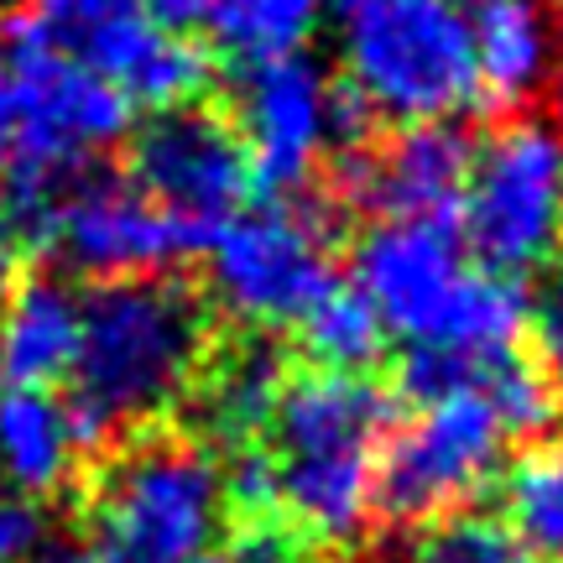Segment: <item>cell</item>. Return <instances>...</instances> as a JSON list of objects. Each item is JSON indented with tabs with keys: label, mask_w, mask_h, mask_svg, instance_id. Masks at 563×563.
<instances>
[{
	"label": "cell",
	"mask_w": 563,
	"mask_h": 563,
	"mask_svg": "<svg viewBox=\"0 0 563 563\" xmlns=\"http://www.w3.org/2000/svg\"><path fill=\"white\" fill-rule=\"evenodd\" d=\"M131 183L178 224H188L203 245L256 194L251 157H245L235 125L203 104L162 110L141 131L131 146Z\"/></svg>",
	"instance_id": "obj_11"
},
{
	"label": "cell",
	"mask_w": 563,
	"mask_h": 563,
	"mask_svg": "<svg viewBox=\"0 0 563 563\" xmlns=\"http://www.w3.org/2000/svg\"><path fill=\"white\" fill-rule=\"evenodd\" d=\"M146 5V16L167 26V32H188V26H203L209 21V5L214 0H141Z\"/></svg>",
	"instance_id": "obj_26"
},
{
	"label": "cell",
	"mask_w": 563,
	"mask_h": 563,
	"mask_svg": "<svg viewBox=\"0 0 563 563\" xmlns=\"http://www.w3.org/2000/svg\"><path fill=\"white\" fill-rule=\"evenodd\" d=\"M543 371L563 397V282L548 292V302H543Z\"/></svg>",
	"instance_id": "obj_25"
},
{
	"label": "cell",
	"mask_w": 563,
	"mask_h": 563,
	"mask_svg": "<svg viewBox=\"0 0 563 563\" xmlns=\"http://www.w3.org/2000/svg\"><path fill=\"white\" fill-rule=\"evenodd\" d=\"M506 428L481 391H443L382 443L376 506L391 522H439L496 481Z\"/></svg>",
	"instance_id": "obj_10"
},
{
	"label": "cell",
	"mask_w": 563,
	"mask_h": 563,
	"mask_svg": "<svg viewBox=\"0 0 563 563\" xmlns=\"http://www.w3.org/2000/svg\"><path fill=\"white\" fill-rule=\"evenodd\" d=\"M355 287L412 350H511L532 319L527 287L475 262L454 220L382 214L355 245Z\"/></svg>",
	"instance_id": "obj_2"
},
{
	"label": "cell",
	"mask_w": 563,
	"mask_h": 563,
	"mask_svg": "<svg viewBox=\"0 0 563 563\" xmlns=\"http://www.w3.org/2000/svg\"><path fill=\"white\" fill-rule=\"evenodd\" d=\"M548 79L559 84V100H563V37H553V74Z\"/></svg>",
	"instance_id": "obj_30"
},
{
	"label": "cell",
	"mask_w": 563,
	"mask_h": 563,
	"mask_svg": "<svg viewBox=\"0 0 563 563\" xmlns=\"http://www.w3.org/2000/svg\"><path fill=\"white\" fill-rule=\"evenodd\" d=\"M287 382V361L266 340H241L230 344L220 361L209 355L199 376L203 397V422L220 433L224 443H256V433H266V418L277 407V391Z\"/></svg>",
	"instance_id": "obj_17"
},
{
	"label": "cell",
	"mask_w": 563,
	"mask_h": 563,
	"mask_svg": "<svg viewBox=\"0 0 563 563\" xmlns=\"http://www.w3.org/2000/svg\"><path fill=\"white\" fill-rule=\"evenodd\" d=\"M412 563H527V548L501 517L485 511H449L428 522Z\"/></svg>",
	"instance_id": "obj_22"
},
{
	"label": "cell",
	"mask_w": 563,
	"mask_h": 563,
	"mask_svg": "<svg viewBox=\"0 0 563 563\" xmlns=\"http://www.w3.org/2000/svg\"><path fill=\"white\" fill-rule=\"evenodd\" d=\"M298 329H302V350H308V361L319 371L361 376L365 365H376L386 350V329L376 319V308L361 298V287H344V282H334L302 313Z\"/></svg>",
	"instance_id": "obj_19"
},
{
	"label": "cell",
	"mask_w": 563,
	"mask_h": 563,
	"mask_svg": "<svg viewBox=\"0 0 563 563\" xmlns=\"http://www.w3.org/2000/svg\"><path fill=\"white\" fill-rule=\"evenodd\" d=\"M84 334V298L63 277H26L0 313V376L16 386H53L74 371Z\"/></svg>",
	"instance_id": "obj_16"
},
{
	"label": "cell",
	"mask_w": 563,
	"mask_h": 563,
	"mask_svg": "<svg viewBox=\"0 0 563 563\" xmlns=\"http://www.w3.org/2000/svg\"><path fill=\"white\" fill-rule=\"evenodd\" d=\"M21 21L53 53L115 84L131 104L183 110L209 89V58L183 32L146 16L141 0H26Z\"/></svg>",
	"instance_id": "obj_9"
},
{
	"label": "cell",
	"mask_w": 563,
	"mask_h": 563,
	"mask_svg": "<svg viewBox=\"0 0 563 563\" xmlns=\"http://www.w3.org/2000/svg\"><path fill=\"white\" fill-rule=\"evenodd\" d=\"M460 235L470 256L522 282L563 245V125L517 115L470 157L460 194Z\"/></svg>",
	"instance_id": "obj_6"
},
{
	"label": "cell",
	"mask_w": 563,
	"mask_h": 563,
	"mask_svg": "<svg viewBox=\"0 0 563 563\" xmlns=\"http://www.w3.org/2000/svg\"><path fill=\"white\" fill-rule=\"evenodd\" d=\"M209 298L251 329H287L334 287V230L313 203H262L209 235Z\"/></svg>",
	"instance_id": "obj_7"
},
{
	"label": "cell",
	"mask_w": 563,
	"mask_h": 563,
	"mask_svg": "<svg viewBox=\"0 0 563 563\" xmlns=\"http://www.w3.org/2000/svg\"><path fill=\"white\" fill-rule=\"evenodd\" d=\"M0 5H21V0H0Z\"/></svg>",
	"instance_id": "obj_33"
},
{
	"label": "cell",
	"mask_w": 563,
	"mask_h": 563,
	"mask_svg": "<svg viewBox=\"0 0 563 563\" xmlns=\"http://www.w3.org/2000/svg\"><path fill=\"white\" fill-rule=\"evenodd\" d=\"M100 548L115 563H194L224 532V475L199 439L146 433L89 490Z\"/></svg>",
	"instance_id": "obj_5"
},
{
	"label": "cell",
	"mask_w": 563,
	"mask_h": 563,
	"mask_svg": "<svg viewBox=\"0 0 563 563\" xmlns=\"http://www.w3.org/2000/svg\"><path fill=\"white\" fill-rule=\"evenodd\" d=\"M475 146L454 121H418L376 152H355L344 167V194L376 214L454 220Z\"/></svg>",
	"instance_id": "obj_13"
},
{
	"label": "cell",
	"mask_w": 563,
	"mask_h": 563,
	"mask_svg": "<svg viewBox=\"0 0 563 563\" xmlns=\"http://www.w3.org/2000/svg\"><path fill=\"white\" fill-rule=\"evenodd\" d=\"M11 141H16V84H11V63L0 53V162L11 152Z\"/></svg>",
	"instance_id": "obj_27"
},
{
	"label": "cell",
	"mask_w": 563,
	"mask_h": 563,
	"mask_svg": "<svg viewBox=\"0 0 563 563\" xmlns=\"http://www.w3.org/2000/svg\"><path fill=\"white\" fill-rule=\"evenodd\" d=\"M84 460V439L74 407L58 402L47 386L0 391V475L16 496L47 501L74 485Z\"/></svg>",
	"instance_id": "obj_15"
},
{
	"label": "cell",
	"mask_w": 563,
	"mask_h": 563,
	"mask_svg": "<svg viewBox=\"0 0 563 563\" xmlns=\"http://www.w3.org/2000/svg\"><path fill=\"white\" fill-rule=\"evenodd\" d=\"M209 361V313L203 302L167 277L104 282L84 302V334L74 355V422L84 449L157 428L178 412Z\"/></svg>",
	"instance_id": "obj_1"
},
{
	"label": "cell",
	"mask_w": 563,
	"mask_h": 563,
	"mask_svg": "<svg viewBox=\"0 0 563 563\" xmlns=\"http://www.w3.org/2000/svg\"><path fill=\"white\" fill-rule=\"evenodd\" d=\"M0 563H5V559H0Z\"/></svg>",
	"instance_id": "obj_35"
},
{
	"label": "cell",
	"mask_w": 563,
	"mask_h": 563,
	"mask_svg": "<svg viewBox=\"0 0 563 563\" xmlns=\"http://www.w3.org/2000/svg\"><path fill=\"white\" fill-rule=\"evenodd\" d=\"M323 16H329V0H214L203 26L224 58L251 68V63L308 53Z\"/></svg>",
	"instance_id": "obj_18"
},
{
	"label": "cell",
	"mask_w": 563,
	"mask_h": 563,
	"mask_svg": "<svg viewBox=\"0 0 563 563\" xmlns=\"http://www.w3.org/2000/svg\"><path fill=\"white\" fill-rule=\"evenodd\" d=\"M21 251H26V241H21V230L11 220H5V209H0V287L16 277L21 266Z\"/></svg>",
	"instance_id": "obj_28"
},
{
	"label": "cell",
	"mask_w": 563,
	"mask_h": 563,
	"mask_svg": "<svg viewBox=\"0 0 563 563\" xmlns=\"http://www.w3.org/2000/svg\"><path fill=\"white\" fill-rule=\"evenodd\" d=\"M506 527L522 548L563 559V439L527 449L506 475Z\"/></svg>",
	"instance_id": "obj_20"
},
{
	"label": "cell",
	"mask_w": 563,
	"mask_h": 563,
	"mask_svg": "<svg viewBox=\"0 0 563 563\" xmlns=\"http://www.w3.org/2000/svg\"><path fill=\"white\" fill-rule=\"evenodd\" d=\"M42 245H53L74 272L95 282L157 277L183 256L203 251L188 224H178L121 173H84L53 209Z\"/></svg>",
	"instance_id": "obj_12"
},
{
	"label": "cell",
	"mask_w": 563,
	"mask_h": 563,
	"mask_svg": "<svg viewBox=\"0 0 563 563\" xmlns=\"http://www.w3.org/2000/svg\"><path fill=\"white\" fill-rule=\"evenodd\" d=\"M538 5H563V0H538Z\"/></svg>",
	"instance_id": "obj_31"
},
{
	"label": "cell",
	"mask_w": 563,
	"mask_h": 563,
	"mask_svg": "<svg viewBox=\"0 0 563 563\" xmlns=\"http://www.w3.org/2000/svg\"><path fill=\"white\" fill-rule=\"evenodd\" d=\"M475 391L496 407L506 439H532V433H548L559 422V386L548 382V371L538 361L517 355V344L485 355Z\"/></svg>",
	"instance_id": "obj_21"
},
{
	"label": "cell",
	"mask_w": 563,
	"mask_h": 563,
	"mask_svg": "<svg viewBox=\"0 0 563 563\" xmlns=\"http://www.w3.org/2000/svg\"><path fill=\"white\" fill-rule=\"evenodd\" d=\"M391 391L344 371L287 376L266 418L277 517L313 543H355L376 517Z\"/></svg>",
	"instance_id": "obj_3"
},
{
	"label": "cell",
	"mask_w": 563,
	"mask_h": 563,
	"mask_svg": "<svg viewBox=\"0 0 563 563\" xmlns=\"http://www.w3.org/2000/svg\"><path fill=\"white\" fill-rule=\"evenodd\" d=\"M224 563H308L298 532L272 522V517H245V527L235 532V548Z\"/></svg>",
	"instance_id": "obj_23"
},
{
	"label": "cell",
	"mask_w": 563,
	"mask_h": 563,
	"mask_svg": "<svg viewBox=\"0 0 563 563\" xmlns=\"http://www.w3.org/2000/svg\"><path fill=\"white\" fill-rule=\"evenodd\" d=\"M47 543V517L32 496H0V559L5 563H21L32 559L37 548Z\"/></svg>",
	"instance_id": "obj_24"
},
{
	"label": "cell",
	"mask_w": 563,
	"mask_h": 563,
	"mask_svg": "<svg viewBox=\"0 0 563 563\" xmlns=\"http://www.w3.org/2000/svg\"><path fill=\"white\" fill-rule=\"evenodd\" d=\"M47 563H115L104 548H68V553H53Z\"/></svg>",
	"instance_id": "obj_29"
},
{
	"label": "cell",
	"mask_w": 563,
	"mask_h": 563,
	"mask_svg": "<svg viewBox=\"0 0 563 563\" xmlns=\"http://www.w3.org/2000/svg\"><path fill=\"white\" fill-rule=\"evenodd\" d=\"M194 563H224V559H194Z\"/></svg>",
	"instance_id": "obj_32"
},
{
	"label": "cell",
	"mask_w": 563,
	"mask_h": 563,
	"mask_svg": "<svg viewBox=\"0 0 563 563\" xmlns=\"http://www.w3.org/2000/svg\"><path fill=\"white\" fill-rule=\"evenodd\" d=\"M548 563H563V559H548Z\"/></svg>",
	"instance_id": "obj_34"
},
{
	"label": "cell",
	"mask_w": 563,
	"mask_h": 563,
	"mask_svg": "<svg viewBox=\"0 0 563 563\" xmlns=\"http://www.w3.org/2000/svg\"><path fill=\"white\" fill-rule=\"evenodd\" d=\"M344 89L371 121H454L481 104L460 0H329Z\"/></svg>",
	"instance_id": "obj_4"
},
{
	"label": "cell",
	"mask_w": 563,
	"mask_h": 563,
	"mask_svg": "<svg viewBox=\"0 0 563 563\" xmlns=\"http://www.w3.org/2000/svg\"><path fill=\"white\" fill-rule=\"evenodd\" d=\"M475 47L481 100L517 110L553 74V21L538 0H460Z\"/></svg>",
	"instance_id": "obj_14"
},
{
	"label": "cell",
	"mask_w": 563,
	"mask_h": 563,
	"mask_svg": "<svg viewBox=\"0 0 563 563\" xmlns=\"http://www.w3.org/2000/svg\"><path fill=\"white\" fill-rule=\"evenodd\" d=\"M365 131L371 110L308 53L241 68L235 136L251 157V183L266 194H298L329 152L361 146Z\"/></svg>",
	"instance_id": "obj_8"
}]
</instances>
